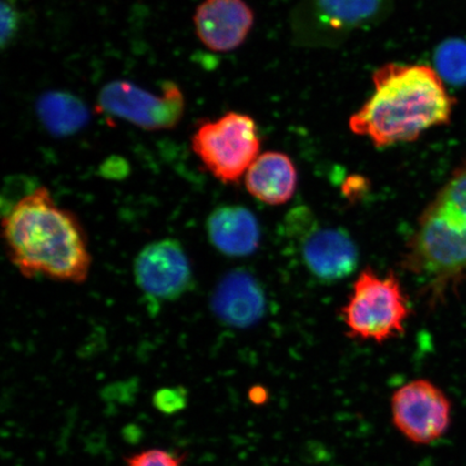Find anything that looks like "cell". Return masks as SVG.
Wrapping results in <instances>:
<instances>
[{
    "mask_svg": "<svg viewBox=\"0 0 466 466\" xmlns=\"http://www.w3.org/2000/svg\"><path fill=\"white\" fill-rule=\"evenodd\" d=\"M3 233L11 262L25 278L79 284L89 276L92 258L83 226L57 206L48 188L17 200L4 215Z\"/></svg>",
    "mask_w": 466,
    "mask_h": 466,
    "instance_id": "obj_1",
    "label": "cell"
},
{
    "mask_svg": "<svg viewBox=\"0 0 466 466\" xmlns=\"http://www.w3.org/2000/svg\"><path fill=\"white\" fill-rule=\"evenodd\" d=\"M372 83L374 93L349 126L376 147L416 141L451 119L454 100L434 67L389 63L372 75Z\"/></svg>",
    "mask_w": 466,
    "mask_h": 466,
    "instance_id": "obj_2",
    "label": "cell"
},
{
    "mask_svg": "<svg viewBox=\"0 0 466 466\" xmlns=\"http://www.w3.org/2000/svg\"><path fill=\"white\" fill-rule=\"evenodd\" d=\"M403 267L427 285L433 301L465 275L466 159L419 218Z\"/></svg>",
    "mask_w": 466,
    "mask_h": 466,
    "instance_id": "obj_3",
    "label": "cell"
},
{
    "mask_svg": "<svg viewBox=\"0 0 466 466\" xmlns=\"http://www.w3.org/2000/svg\"><path fill=\"white\" fill-rule=\"evenodd\" d=\"M410 301L392 271L380 276L367 267L341 309L347 335L354 340L383 343L404 334Z\"/></svg>",
    "mask_w": 466,
    "mask_h": 466,
    "instance_id": "obj_4",
    "label": "cell"
},
{
    "mask_svg": "<svg viewBox=\"0 0 466 466\" xmlns=\"http://www.w3.org/2000/svg\"><path fill=\"white\" fill-rule=\"evenodd\" d=\"M191 146L208 171L225 184H236L246 177L260 155L255 120L236 112L203 122L192 136Z\"/></svg>",
    "mask_w": 466,
    "mask_h": 466,
    "instance_id": "obj_5",
    "label": "cell"
},
{
    "mask_svg": "<svg viewBox=\"0 0 466 466\" xmlns=\"http://www.w3.org/2000/svg\"><path fill=\"white\" fill-rule=\"evenodd\" d=\"M98 106L145 131H160L172 129L182 119L185 97L172 81L163 85L160 95H155L131 81L114 80L102 87Z\"/></svg>",
    "mask_w": 466,
    "mask_h": 466,
    "instance_id": "obj_6",
    "label": "cell"
},
{
    "mask_svg": "<svg viewBox=\"0 0 466 466\" xmlns=\"http://www.w3.org/2000/svg\"><path fill=\"white\" fill-rule=\"evenodd\" d=\"M288 225L299 240L302 261L312 276L333 282L352 275L359 253L349 233L319 225L311 212L302 208L289 215Z\"/></svg>",
    "mask_w": 466,
    "mask_h": 466,
    "instance_id": "obj_7",
    "label": "cell"
},
{
    "mask_svg": "<svg viewBox=\"0 0 466 466\" xmlns=\"http://www.w3.org/2000/svg\"><path fill=\"white\" fill-rule=\"evenodd\" d=\"M391 405L395 428L413 444H432L450 428L451 400L427 379H417L396 390Z\"/></svg>",
    "mask_w": 466,
    "mask_h": 466,
    "instance_id": "obj_8",
    "label": "cell"
},
{
    "mask_svg": "<svg viewBox=\"0 0 466 466\" xmlns=\"http://www.w3.org/2000/svg\"><path fill=\"white\" fill-rule=\"evenodd\" d=\"M138 288L156 300L180 299L194 287V273L182 244L165 238L148 244L134 262Z\"/></svg>",
    "mask_w": 466,
    "mask_h": 466,
    "instance_id": "obj_9",
    "label": "cell"
},
{
    "mask_svg": "<svg viewBox=\"0 0 466 466\" xmlns=\"http://www.w3.org/2000/svg\"><path fill=\"white\" fill-rule=\"evenodd\" d=\"M254 13L244 0H204L194 15L198 38L213 52H230L252 31Z\"/></svg>",
    "mask_w": 466,
    "mask_h": 466,
    "instance_id": "obj_10",
    "label": "cell"
},
{
    "mask_svg": "<svg viewBox=\"0 0 466 466\" xmlns=\"http://www.w3.org/2000/svg\"><path fill=\"white\" fill-rule=\"evenodd\" d=\"M264 295L248 272L227 275L212 297V308L218 319L235 328H248L264 313Z\"/></svg>",
    "mask_w": 466,
    "mask_h": 466,
    "instance_id": "obj_11",
    "label": "cell"
},
{
    "mask_svg": "<svg viewBox=\"0 0 466 466\" xmlns=\"http://www.w3.org/2000/svg\"><path fill=\"white\" fill-rule=\"evenodd\" d=\"M207 227L209 241L227 256L244 258L259 247L258 220L247 208H218L209 215Z\"/></svg>",
    "mask_w": 466,
    "mask_h": 466,
    "instance_id": "obj_12",
    "label": "cell"
},
{
    "mask_svg": "<svg viewBox=\"0 0 466 466\" xmlns=\"http://www.w3.org/2000/svg\"><path fill=\"white\" fill-rule=\"evenodd\" d=\"M392 0H308L319 33L345 35L380 20Z\"/></svg>",
    "mask_w": 466,
    "mask_h": 466,
    "instance_id": "obj_13",
    "label": "cell"
},
{
    "mask_svg": "<svg viewBox=\"0 0 466 466\" xmlns=\"http://www.w3.org/2000/svg\"><path fill=\"white\" fill-rule=\"evenodd\" d=\"M297 183L299 174L294 162L279 151L260 154L246 174L248 194L269 206H282L290 201Z\"/></svg>",
    "mask_w": 466,
    "mask_h": 466,
    "instance_id": "obj_14",
    "label": "cell"
},
{
    "mask_svg": "<svg viewBox=\"0 0 466 466\" xmlns=\"http://www.w3.org/2000/svg\"><path fill=\"white\" fill-rule=\"evenodd\" d=\"M36 112L45 129L55 137H68L83 129L90 119L85 103L71 93L49 91L38 98Z\"/></svg>",
    "mask_w": 466,
    "mask_h": 466,
    "instance_id": "obj_15",
    "label": "cell"
},
{
    "mask_svg": "<svg viewBox=\"0 0 466 466\" xmlns=\"http://www.w3.org/2000/svg\"><path fill=\"white\" fill-rule=\"evenodd\" d=\"M434 69L444 80L453 86L466 84V42L448 39L437 46L434 54Z\"/></svg>",
    "mask_w": 466,
    "mask_h": 466,
    "instance_id": "obj_16",
    "label": "cell"
},
{
    "mask_svg": "<svg viewBox=\"0 0 466 466\" xmlns=\"http://www.w3.org/2000/svg\"><path fill=\"white\" fill-rule=\"evenodd\" d=\"M183 460L166 451L150 450L127 459V466H182Z\"/></svg>",
    "mask_w": 466,
    "mask_h": 466,
    "instance_id": "obj_17",
    "label": "cell"
},
{
    "mask_svg": "<svg viewBox=\"0 0 466 466\" xmlns=\"http://www.w3.org/2000/svg\"><path fill=\"white\" fill-rule=\"evenodd\" d=\"M154 404L160 411L172 415L184 410L187 404V392L182 387L161 389L155 394Z\"/></svg>",
    "mask_w": 466,
    "mask_h": 466,
    "instance_id": "obj_18",
    "label": "cell"
},
{
    "mask_svg": "<svg viewBox=\"0 0 466 466\" xmlns=\"http://www.w3.org/2000/svg\"><path fill=\"white\" fill-rule=\"evenodd\" d=\"M16 14L13 5L3 0L2 4V44L7 45L16 29Z\"/></svg>",
    "mask_w": 466,
    "mask_h": 466,
    "instance_id": "obj_19",
    "label": "cell"
}]
</instances>
